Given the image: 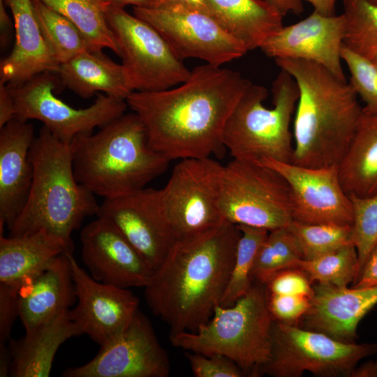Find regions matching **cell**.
<instances>
[{"label":"cell","instance_id":"b9f144b4","mask_svg":"<svg viewBox=\"0 0 377 377\" xmlns=\"http://www.w3.org/2000/svg\"><path fill=\"white\" fill-rule=\"evenodd\" d=\"M377 286V244L370 252L353 287Z\"/></svg>","mask_w":377,"mask_h":377},{"label":"cell","instance_id":"ab89813d","mask_svg":"<svg viewBox=\"0 0 377 377\" xmlns=\"http://www.w3.org/2000/svg\"><path fill=\"white\" fill-rule=\"evenodd\" d=\"M267 304L274 320L297 325L308 311L311 298L302 295L269 294Z\"/></svg>","mask_w":377,"mask_h":377},{"label":"cell","instance_id":"ac0fdd59","mask_svg":"<svg viewBox=\"0 0 377 377\" xmlns=\"http://www.w3.org/2000/svg\"><path fill=\"white\" fill-rule=\"evenodd\" d=\"M343 14L323 15L315 10L304 19L283 27L260 48L268 57L318 64L346 81L341 62L345 37Z\"/></svg>","mask_w":377,"mask_h":377},{"label":"cell","instance_id":"bcb514c9","mask_svg":"<svg viewBox=\"0 0 377 377\" xmlns=\"http://www.w3.org/2000/svg\"><path fill=\"white\" fill-rule=\"evenodd\" d=\"M274 7H276L280 13L285 15L287 13H291L296 15L300 14L303 11V5L302 0H265Z\"/></svg>","mask_w":377,"mask_h":377},{"label":"cell","instance_id":"30bf717a","mask_svg":"<svg viewBox=\"0 0 377 377\" xmlns=\"http://www.w3.org/2000/svg\"><path fill=\"white\" fill-rule=\"evenodd\" d=\"M223 168L211 157L182 159L159 189L160 205L175 242L195 237L224 221L219 209Z\"/></svg>","mask_w":377,"mask_h":377},{"label":"cell","instance_id":"d6986e66","mask_svg":"<svg viewBox=\"0 0 377 377\" xmlns=\"http://www.w3.org/2000/svg\"><path fill=\"white\" fill-rule=\"evenodd\" d=\"M82 260L96 280L128 288L145 287L153 271L119 230L98 217L80 232Z\"/></svg>","mask_w":377,"mask_h":377},{"label":"cell","instance_id":"f35d334b","mask_svg":"<svg viewBox=\"0 0 377 377\" xmlns=\"http://www.w3.org/2000/svg\"><path fill=\"white\" fill-rule=\"evenodd\" d=\"M267 293L306 296L312 299L313 287L301 269L289 268L278 272L264 284Z\"/></svg>","mask_w":377,"mask_h":377},{"label":"cell","instance_id":"ffe728a7","mask_svg":"<svg viewBox=\"0 0 377 377\" xmlns=\"http://www.w3.org/2000/svg\"><path fill=\"white\" fill-rule=\"evenodd\" d=\"M313 284L311 306L301 319L304 328L355 342L359 323L377 304V286L350 288Z\"/></svg>","mask_w":377,"mask_h":377},{"label":"cell","instance_id":"8fae6325","mask_svg":"<svg viewBox=\"0 0 377 377\" xmlns=\"http://www.w3.org/2000/svg\"><path fill=\"white\" fill-rule=\"evenodd\" d=\"M105 16L135 91L167 89L189 77L191 71L149 23L124 8L108 7Z\"/></svg>","mask_w":377,"mask_h":377},{"label":"cell","instance_id":"3957f363","mask_svg":"<svg viewBox=\"0 0 377 377\" xmlns=\"http://www.w3.org/2000/svg\"><path fill=\"white\" fill-rule=\"evenodd\" d=\"M299 89L293 121V163L311 168L338 166L363 113L347 81L314 62L276 59Z\"/></svg>","mask_w":377,"mask_h":377},{"label":"cell","instance_id":"74e56055","mask_svg":"<svg viewBox=\"0 0 377 377\" xmlns=\"http://www.w3.org/2000/svg\"><path fill=\"white\" fill-rule=\"evenodd\" d=\"M185 356L195 377H242L245 374L236 363L222 355L186 351Z\"/></svg>","mask_w":377,"mask_h":377},{"label":"cell","instance_id":"6da1fadb","mask_svg":"<svg viewBox=\"0 0 377 377\" xmlns=\"http://www.w3.org/2000/svg\"><path fill=\"white\" fill-rule=\"evenodd\" d=\"M239 72L205 64L173 87L134 91L126 99L146 130L149 146L170 161L222 155L226 124L251 84Z\"/></svg>","mask_w":377,"mask_h":377},{"label":"cell","instance_id":"2e32d148","mask_svg":"<svg viewBox=\"0 0 377 377\" xmlns=\"http://www.w3.org/2000/svg\"><path fill=\"white\" fill-rule=\"evenodd\" d=\"M110 221L145 260L153 272L175 243L159 201V189L144 188L105 199L96 214Z\"/></svg>","mask_w":377,"mask_h":377},{"label":"cell","instance_id":"1f68e13d","mask_svg":"<svg viewBox=\"0 0 377 377\" xmlns=\"http://www.w3.org/2000/svg\"><path fill=\"white\" fill-rule=\"evenodd\" d=\"M241 235L229 280L220 304L228 306L245 295L253 283L251 274L258 250L267 235L268 230L238 226Z\"/></svg>","mask_w":377,"mask_h":377},{"label":"cell","instance_id":"681fc988","mask_svg":"<svg viewBox=\"0 0 377 377\" xmlns=\"http://www.w3.org/2000/svg\"><path fill=\"white\" fill-rule=\"evenodd\" d=\"M11 366V355L8 346L0 345V376H10Z\"/></svg>","mask_w":377,"mask_h":377},{"label":"cell","instance_id":"44dd1931","mask_svg":"<svg viewBox=\"0 0 377 377\" xmlns=\"http://www.w3.org/2000/svg\"><path fill=\"white\" fill-rule=\"evenodd\" d=\"M0 129V223L9 229L31 189L34 170L29 150L35 137L33 125L16 117Z\"/></svg>","mask_w":377,"mask_h":377},{"label":"cell","instance_id":"7402d4cb","mask_svg":"<svg viewBox=\"0 0 377 377\" xmlns=\"http://www.w3.org/2000/svg\"><path fill=\"white\" fill-rule=\"evenodd\" d=\"M10 8L15 43L0 64V83L17 85L36 75L57 73L59 64L52 55L40 31L32 0H5Z\"/></svg>","mask_w":377,"mask_h":377},{"label":"cell","instance_id":"60d3db41","mask_svg":"<svg viewBox=\"0 0 377 377\" xmlns=\"http://www.w3.org/2000/svg\"><path fill=\"white\" fill-rule=\"evenodd\" d=\"M19 293L0 287V345L10 339L13 323L17 316Z\"/></svg>","mask_w":377,"mask_h":377},{"label":"cell","instance_id":"52a82bcc","mask_svg":"<svg viewBox=\"0 0 377 377\" xmlns=\"http://www.w3.org/2000/svg\"><path fill=\"white\" fill-rule=\"evenodd\" d=\"M272 108L264 105L267 89L253 84L234 108L223 131L224 146L233 158L293 162L290 123L299 98L298 86L288 73L281 70L272 82Z\"/></svg>","mask_w":377,"mask_h":377},{"label":"cell","instance_id":"4fadbf2b","mask_svg":"<svg viewBox=\"0 0 377 377\" xmlns=\"http://www.w3.org/2000/svg\"><path fill=\"white\" fill-rule=\"evenodd\" d=\"M133 14L156 28L181 59L221 66L248 52L205 11L167 2L156 8L133 7Z\"/></svg>","mask_w":377,"mask_h":377},{"label":"cell","instance_id":"d590c367","mask_svg":"<svg viewBox=\"0 0 377 377\" xmlns=\"http://www.w3.org/2000/svg\"><path fill=\"white\" fill-rule=\"evenodd\" d=\"M350 198L353 216L351 241L357 251L358 276L370 252L377 244V193L367 197L350 195Z\"/></svg>","mask_w":377,"mask_h":377},{"label":"cell","instance_id":"83f0119b","mask_svg":"<svg viewBox=\"0 0 377 377\" xmlns=\"http://www.w3.org/2000/svg\"><path fill=\"white\" fill-rule=\"evenodd\" d=\"M338 170L349 196L367 197L377 193V114L363 111Z\"/></svg>","mask_w":377,"mask_h":377},{"label":"cell","instance_id":"d4e9b609","mask_svg":"<svg viewBox=\"0 0 377 377\" xmlns=\"http://www.w3.org/2000/svg\"><path fill=\"white\" fill-rule=\"evenodd\" d=\"M80 331L66 310L39 325L19 340L8 341L11 355L10 376L48 377L54 357L67 339L80 335Z\"/></svg>","mask_w":377,"mask_h":377},{"label":"cell","instance_id":"7dc6e473","mask_svg":"<svg viewBox=\"0 0 377 377\" xmlns=\"http://www.w3.org/2000/svg\"><path fill=\"white\" fill-rule=\"evenodd\" d=\"M349 377H377V360L357 365Z\"/></svg>","mask_w":377,"mask_h":377},{"label":"cell","instance_id":"ba28073f","mask_svg":"<svg viewBox=\"0 0 377 377\" xmlns=\"http://www.w3.org/2000/svg\"><path fill=\"white\" fill-rule=\"evenodd\" d=\"M293 207L290 188L273 168L239 158L223 165L219 209L224 221L271 231L292 223Z\"/></svg>","mask_w":377,"mask_h":377},{"label":"cell","instance_id":"e575fe53","mask_svg":"<svg viewBox=\"0 0 377 377\" xmlns=\"http://www.w3.org/2000/svg\"><path fill=\"white\" fill-rule=\"evenodd\" d=\"M288 228L297 238L304 260L318 258L352 242L351 226L293 221Z\"/></svg>","mask_w":377,"mask_h":377},{"label":"cell","instance_id":"9a60e30c","mask_svg":"<svg viewBox=\"0 0 377 377\" xmlns=\"http://www.w3.org/2000/svg\"><path fill=\"white\" fill-rule=\"evenodd\" d=\"M258 163L273 168L288 182L292 193L293 221L352 225V202L341 185L338 166L305 167L272 158Z\"/></svg>","mask_w":377,"mask_h":377},{"label":"cell","instance_id":"816d5d0a","mask_svg":"<svg viewBox=\"0 0 377 377\" xmlns=\"http://www.w3.org/2000/svg\"><path fill=\"white\" fill-rule=\"evenodd\" d=\"M369 1L377 5V0H369Z\"/></svg>","mask_w":377,"mask_h":377},{"label":"cell","instance_id":"ee69618b","mask_svg":"<svg viewBox=\"0 0 377 377\" xmlns=\"http://www.w3.org/2000/svg\"><path fill=\"white\" fill-rule=\"evenodd\" d=\"M105 8L108 7L124 8L133 6L137 8H156L162 5L165 0H98Z\"/></svg>","mask_w":377,"mask_h":377},{"label":"cell","instance_id":"7bdbcfd3","mask_svg":"<svg viewBox=\"0 0 377 377\" xmlns=\"http://www.w3.org/2000/svg\"><path fill=\"white\" fill-rule=\"evenodd\" d=\"M15 117V105L10 88L0 83V128Z\"/></svg>","mask_w":377,"mask_h":377},{"label":"cell","instance_id":"cb8c5ba5","mask_svg":"<svg viewBox=\"0 0 377 377\" xmlns=\"http://www.w3.org/2000/svg\"><path fill=\"white\" fill-rule=\"evenodd\" d=\"M72 251L59 237L40 230L20 236L0 233V286L20 293L57 256Z\"/></svg>","mask_w":377,"mask_h":377},{"label":"cell","instance_id":"7c38bea8","mask_svg":"<svg viewBox=\"0 0 377 377\" xmlns=\"http://www.w3.org/2000/svg\"><path fill=\"white\" fill-rule=\"evenodd\" d=\"M56 75V73L45 72L20 84H8L14 98L16 118L38 120L55 137L70 143L124 114L126 101L103 94H97L87 108L70 106L54 94L60 82Z\"/></svg>","mask_w":377,"mask_h":377},{"label":"cell","instance_id":"4dcf8cb0","mask_svg":"<svg viewBox=\"0 0 377 377\" xmlns=\"http://www.w3.org/2000/svg\"><path fill=\"white\" fill-rule=\"evenodd\" d=\"M303 260L300 244L288 226L269 231L256 256L253 281L265 284L278 272L298 267Z\"/></svg>","mask_w":377,"mask_h":377},{"label":"cell","instance_id":"4316f807","mask_svg":"<svg viewBox=\"0 0 377 377\" xmlns=\"http://www.w3.org/2000/svg\"><path fill=\"white\" fill-rule=\"evenodd\" d=\"M60 82L82 98L98 92L126 101L135 90L122 64L102 51L88 50L59 65L56 73Z\"/></svg>","mask_w":377,"mask_h":377},{"label":"cell","instance_id":"f907efd6","mask_svg":"<svg viewBox=\"0 0 377 377\" xmlns=\"http://www.w3.org/2000/svg\"><path fill=\"white\" fill-rule=\"evenodd\" d=\"M167 2L177 3L209 13L206 0H165L164 3Z\"/></svg>","mask_w":377,"mask_h":377},{"label":"cell","instance_id":"f1b7e54d","mask_svg":"<svg viewBox=\"0 0 377 377\" xmlns=\"http://www.w3.org/2000/svg\"><path fill=\"white\" fill-rule=\"evenodd\" d=\"M69 20L83 34L92 51L119 49L98 0H39Z\"/></svg>","mask_w":377,"mask_h":377},{"label":"cell","instance_id":"d6a6232c","mask_svg":"<svg viewBox=\"0 0 377 377\" xmlns=\"http://www.w3.org/2000/svg\"><path fill=\"white\" fill-rule=\"evenodd\" d=\"M343 6L344 45L374 61L377 57V5L369 0H343Z\"/></svg>","mask_w":377,"mask_h":377},{"label":"cell","instance_id":"e0dca14e","mask_svg":"<svg viewBox=\"0 0 377 377\" xmlns=\"http://www.w3.org/2000/svg\"><path fill=\"white\" fill-rule=\"evenodd\" d=\"M77 304L71 318L81 334L101 346L123 331L138 311L139 299L128 288L94 279L68 252Z\"/></svg>","mask_w":377,"mask_h":377},{"label":"cell","instance_id":"9c48e42d","mask_svg":"<svg viewBox=\"0 0 377 377\" xmlns=\"http://www.w3.org/2000/svg\"><path fill=\"white\" fill-rule=\"evenodd\" d=\"M377 353L374 343H356L323 332L274 320L269 361L260 374L299 377L305 371L318 376H349L358 362Z\"/></svg>","mask_w":377,"mask_h":377},{"label":"cell","instance_id":"8d00e7d4","mask_svg":"<svg viewBox=\"0 0 377 377\" xmlns=\"http://www.w3.org/2000/svg\"><path fill=\"white\" fill-rule=\"evenodd\" d=\"M341 59L350 73V84L364 105L363 111L377 114V66L346 45L341 48Z\"/></svg>","mask_w":377,"mask_h":377},{"label":"cell","instance_id":"836d02e7","mask_svg":"<svg viewBox=\"0 0 377 377\" xmlns=\"http://www.w3.org/2000/svg\"><path fill=\"white\" fill-rule=\"evenodd\" d=\"M298 268L312 283L338 288L355 282L359 271L357 249L351 242L334 251L312 260H303Z\"/></svg>","mask_w":377,"mask_h":377},{"label":"cell","instance_id":"5b68a950","mask_svg":"<svg viewBox=\"0 0 377 377\" xmlns=\"http://www.w3.org/2000/svg\"><path fill=\"white\" fill-rule=\"evenodd\" d=\"M34 174L22 212L9 228L10 236L45 230L73 249L71 234L85 217L96 214L94 194L75 179L71 142L43 126L29 150Z\"/></svg>","mask_w":377,"mask_h":377},{"label":"cell","instance_id":"f5cc1de1","mask_svg":"<svg viewBox=\"0 0 377 377\" xmlns=\"http://www.w3.org/2000/svg\"><path fill=\"white\" fill-rule=\"evenodd\" d=\"M377 66V57L373 61Z\"/></svg>","mask_w":377,"mask_h":377},{"label":"cell","instance_id":"603a6c76","mask_svg":"<svg viewBox=\"0 0 377 377\" xmlns=\"http://www.w3.org/2000/svg\"><path fill=\"white\" fill-rule=\"evenodd\" d=\"M69 251L57 256L20 290L19 317L25 332L69 309L76 300Z\"/></svg>","mask_w":377,"mask_h":377},{"label":"cell","instance_id":"5bb4252c","mask_svg":"<svg viewBox=\"0 0 377 377\" xmlns=\"http://www.w3.org/2000/svg\"><path fill=\"white\" fill-rule=\"evenodd\" d=\"M170 364L153 327L139 309L131 323L89 362L66 369L64 377H167Z\"/></svg>","mask_w":377,"mask_h":377},{"label":"cell","instance_id":"f6af8a7d","mask_svg":"<svg viewBox=\"0 0 377 377\" xmlns=\"http://www.w3.org/2000/svg\"><path fill=\"white\" fill-rule=\"evenodd\" d=\"M3 0H0V28H1V47L4 48L10 43L14 24H12L7 10L4 6Z\"/></svg>","mask_w":377,"mask_h":377},{"label":"cell","instance_id":"7a4b0ae2","mask_svg":"<svg viewBox=\"0 0 377 377\" xmlns=\"http://www.w3.org/2000/svg\"><path fill=\"white\" fill-rule=\"evenodd\" d=\"M241 235L224 221L195 237L175 242L145 287L152 313L170 334L194 332L220 304L230 275Z\"/></svg>","mask_w":377,"mask_h":377},{"label":"cell","instance_id":"484cf974","mask_svg":"<svg viewBox=\"0 0 377 377\" xmlns=\"http://www.w3.org/2000/svg\"><path fill=\"white\" fill-rule=\"evenodd\" d=\"M209 13L247 51L260 48L283 26V15L265 0H206Z\"/></svg>","mask_w":377,"mask_h":377},{"label":"cell","instance_id":"c3c4849f","mask_svg":"<svg viewBox=\"0 0 377 377\" xmlns=\"http://www.w3.org/2000/svg\"><path fill=\"white\" fill-rule=\"evenodd\" d=\"M313 6L315 11L323 15H335L337 0H302Z\"/></svg>","mask_w":377,"mask_h":377},{"label":"cell","instance_id":"f546056e","mask_svg":"<svg viewBox=\"0 0 377 377\" xmlns=\"http://www.w3.org/2000/svg\"><path fill=\"white\" fill-rule=\"evenodd\" d=\"M32 1L43 38L59 65L91 50L83 34L69 20L39 0Z\"/></svg>","mask_w":377,"mask_h":377},{"label":"cell","instance_id":"8992f818","mask_svg":"<svg viewBox=\"0 0 377 377\" xmlns=\"http://www.w3.org/2000/svg\"><path fill=\"white\" fill-rule=\"evenodd\" d=\"M274 320L265 285L253 282L233 304L218 305L197 330L170 334V341L186 351L226 356L256 376L270 357Z\"/></svg>","mask_w":377,"mask_h":377},{"label":"cell","instance_id":"277c9868","mask_svg":"<svg viewBox=\"0 0 377 377\" xmlns=\"http://www.w3.org/2000/svg\"><path fill=\"white\" fill-rule=\"evenodd\" d=\"M71 146L76 180L104 199L145 188L170 162L149 146L145 126L134 112L124 113L96 133L76 137Z\"/></svg>","mask_w":377,"mask_h":377}]
</instances>
